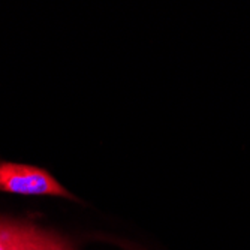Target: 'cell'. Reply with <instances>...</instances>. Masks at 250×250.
I'll list each match as a JSON object with an SVG mask.
<instances>
[{
	"mask_svg": "<svg viewBox=\"0 0 250 250\" xmlns=\"http://www.w3.org/2000/svg\"><path fill=\"white\" fill-rule=\"evenodd\" d=\"M0 190L15 195L74 198L47 169L12 162H0Z\"/></svg>",
	"mask_w": 250,
	"mask_h": 250,
	"instance_id": "6da1fadb",
	"label": "cell"
},
{
	"mask_svg": "<svg viewBox=\"0 0 250 250\" xmlns=\"http://www.w3.org/2000/svg\"><path fill=\"white\" fill-rule=\"evenodd\" d=\"M0 250H72L60 237L32 225L0 219Z\"/></svg>",
	"mask_w": 250,
	"mask_h": 250,
	"instance_id": "7a4b0ae2",
	"label": "cell"
}]
</instances>
